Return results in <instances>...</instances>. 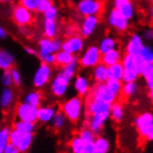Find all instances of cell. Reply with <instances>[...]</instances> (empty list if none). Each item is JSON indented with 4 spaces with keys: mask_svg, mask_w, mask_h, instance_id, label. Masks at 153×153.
Here are the masks:
<instances>
[{
    "mask_svg": "<svg viewBox=\"0 0 153 153\" xmlns=\"http://www.w3.org/2000/svg\"><path fill=\"white\" fill-rule=\"evenodd\" d=\"M60 112H62V114L67 118L68 121L72 123H78L84 113L83 98L74 96L65 100L60 105Z\"/></svg>",
    "mask_w": 153,
    "mask_h": 153,
    "instance_id": "cell-1",
    "label": "cell"
},
{
    "mask_svg": "<svg viewBox=\"0 0 153 153\" xmlns=\"http://www.w3.org/2000/svg\"><path fill=\"white\" fill-rule=\"evenodd\" d=\"M134 126L138 134L146 141L153 140V114L151 111L139 113L134 118Z\"/></svg>",
    "mask_w": 153,
    "mask_h": 153,
    "instance_id": "cell-2",
    "label": "cell"
},
{
    "mask_svg": "<svg viewBox=\"0 0 153 153\" xmlns=\"http://www.w3.org/2000/svg\"><path fill=\"white\" fill-rule=\"evenodd\" d=\"M101 62V52L98 49V46H89L84 48L79 56H78V63L79 67L83 69H92L94 65Z\"/></svg>",
    "mask_w": 153,
    "mask_h": 153,
    "instance_id": "cell-3",
    "label": "cell"
},
{
    "mask_svg": "<svg viewBox=\"0 0 153 153\" xmlns=\"http://www.w3.org/2000/svg\"><path fill=\"white\" fill-rule=\"evenodd\" d=\"M53 76V69L51 65L41 63L36 69L32 76V84L37 90H41L49 84L50 80Z\"/></svg>",
    "mask_w": 153,
    "mask_h": 153,
    "instance_id": "cell-4",
    "label": "cell"
},
{
    "mask_svg": "<svg viewBox=\"0 0 153 153\" xmlns=\"http://www.w3.org/2000/svg\"><path fill=\"white\" fill-rule=\"evenodd\" d=\"M88 97L90 99L102 101V102H105V103L109 104L113 103L119 98L108 89L105 83H94L93 85H91Z\"/></svg>",
    "mask_w": 153,
    "mask_h": 153,
    "instance_id": "cell-5",
    "label": "cell"
},
{
    "mask_svg": "<svg viewBox=\"0 0 153 153\" xmlns=\"http://www.w3.org/2000/svg\"><path fill=\"white\" fill-rule=\"evenodd\" d=\"M70 82L68 79H65V76H62L61 74L57 73L54 76H52V79L50 80V92L51 94L58 99L63 98L67 94V92L69 91Z\"/></svg>",
    "mask_w": 153,
    "mask_h": 153,
    "instance_id": "cell-6",
    "label": "cell"
},
{
    "mask_svg": "<svg viewBox=\"0 0 153 153\" xmlns=\"http://www.w3.org/2000/svg\"><path fill=\"white\" fill-rule=\"evenodd\" d=\"M84 49V38L80 35H73L71 37H67V39L62 40L61 50L78 57Z\"/></svg>",
    "mask_w": 153,
    "mask_h": 153,
    "instance_id": "cell-7",
    "label": "cell"
},
{
    "mask_svg": "<svg viewBox=\"0 0 153 153\" xmlns=\"http://www.w3.org/2000/svg\"><path fill=\"white\" fill-rule=\"evenodd\" d=\"M38 108L32 107L30 104L26 103V102H20L17 104L16 107V117L18 120H22V121H27L31 123L38 122Z\"/></svg>",
    "mask_w": 153,
    "mask_h": 153,
    "instance_id": "cell-8",
    "label": "cell"
},
{
    "mask_svg": "<svg viewBox=\"0 0 153 153\" xmlns=\"http://www.w3.org/2000/svg\"><path fill=\"white\" fill-rule=\"evenodd\" d=\"M12 20L20 28L28 27L33 22V12L29 11L25 7L17 4L12 9Z\"/></svg>",
    "mask_w": 153,
    "mask_h": 153,
    "instance_id": "cell-9",
    "label": "cell"
},
{
    "mask_svg": "<svg viewBox=\"0 0 153 153\" xmlns=\"http://www.w3.org/2000/svg\"><path fill=\"white\" fill-rule=\"evenodd\" d=\"M76 11L83 17L98 16L102 11V2L100 0H80L76 4Z\"/></svg>",
    "mask_w": 153,
    "mask_h": 153,
    "instance_id": "cell-10",
    "label": "cell"
},
{
    "mask_svg": "<svg viewBox=\"0 0 153 153\" xmlns=\"http://www.w3.org/2000/svg\"><path fill=\"white\" fill-rule=\"evenodd\" d=\"M121 65L123 67V71L124 72H131L134 73L137 76H141V71L146 63L142 61L140 57H135V56H130V54H123L122 59H121Z\"/></svg>",
    "mask_w": 153,
    "mask_h": 153,
    "instance_id": "cell-11",
    "label": "cell"
},
{
    "mask_svg": "<svg viewBox=\"0 0 153 153\" xmlns=\"http://www.w3.org/2000/svg\"><path fill=\"white\" fill-rule=\"evenodd\" d=\"M107 22L108 25L114 29L115 31L118 32H124V31L128 30L129 28V20H126L124 17H123L120 12H119L118 9L113 8L111 11L109 12L107 18Z\"/></svg>",
    "mask_w": 153,
    "mask_h": 153,
    "instance_id": "cell-12",
    "label": "cell"
},
{
    "mask_svg": "<svg viewBox=\"0 0 153 153\" xmlns=\"http://www.w3.org/2000/svg\"><path fill=\"white\" fill-rule=\"evenodd\" d=\"M144 45H146L144 40H143V38H142V36L140 33H132L126 43L124 52H126V54L139 57Z\"/></svg>",
    "mask_w": 153,
    "mask_h": 153,
    "instance_id": "cell-13",
    "label": "cell"
},
{
    "mask_svg": "<svg viewBox=\"0 0 153 153\" xmlns=\"http://www.w3.org/2000/svg\"><path fill=\"white\" fill-rule=\"evenodd\" d=\"M72 84L76 96L81 98L88 97L90 89H91V81L88 76L83 74H76L72 79Z\"/></svg>",
    "mask_w": 153,
    "mask_h": 153,
    "instance_id": "cell-14",
    "label": "cell"
},
{
    "mask_svg": "<svg viewBox=\"0 0 153 153\" xmlns=\"http://www.w3.org/2000/svg\"><path fill=\"white\" fill-rule=\"evenodd\" d=\"M100 19L98 16H87L83 17V20L80 26V36L83 38H89L93 35L99 26Z\"/></svg>",
    "mask_w": 153,
    "mask_h": 153,
    "instance_id": "cell-15",
    "label": "cell"
},
{
    "mask_svg": "<svg viewBox=\"0 0 153 153\" xmlns=\"http://www.w3.org/2000/svg\"><path fill=\"white\" fill-rule=\"evenodd\" d=\"M109 120V112L108 113H98V114L89 115L88 119V128L94 134L101 133V131L103 130L104 124Z\"/></svg>",
    "mask_w": 153,
    "mask_h": 153,
    "instance_id": "cell-16",
    "label": "cell"
},
{
    "mask_svg": "<svg viewBox=\"0 0 153 153\" xmlns=\"http://www.w3.org/2000/svg\"><path fill=\"white\" fill-rule=\"evenodd\" d=\"M84 109H85V112L88 115L98 114V113H108L109 109H110V104L88 98V100L84 103Z\"/></svg>",
    "mask_w": 153,
    "mask_h": 153,
    "instance_id": "cell-17",
    "label": "cell"
},
{
    "mask_svg": "<svg viewBox=\"0 0 153 153\" xmlns=\"http://www.w3.org/2000/svg\"><path fill=\"white\" fill-rule=\"evenodd\" d=\"M56 108L53 105L50 104H41L40 107H38V122L42 123V124H48L50 121L52 120L53 115L56 114Z\"/></svg>",
    "mask_w": 153,
    "mask_h": 153,
    "instance_id": "cell-18",
    "label": "cell"
},
{
    "mask_svg": "<svg viewBox=\"0 0 153 153\" xmlns=\"http://www.w3.org/2000/svg\"><path fill=\"white\" fill-rule=\"evenodd\" d=\"M122 51L120 49H113L111 51H108L105 53L101 54V63L104 65L105 67H109V65H115V63H119L121 62V59H122Z\"/></svg>",
    "mask_w": 153,
    "mask_h": 153,
    "instance_id": "cell-19",
    "label": "cell"
},
{
    "mask_svg": "<svg viewBox=\"0 0 153 153\" xmlns=\"http://www.w3.org/2000/svg\"><path fill=\"white\" fill-rule=\"evenodd\" d=\"M123 118H124V107L121 102H119L117 100L113 103L110 104L109 119H111L112 121L115 123H121Z\"/></svg>",
    "mask_w": 153,
    "mask_h": 153,
    "instance_id": "cell-20",
    "label": "cell"
},
{
    "mask_svg": "<svg viewBox=\"0 0 153 153\" xmlns=\"http://www.w3.org/2000/svg\"><path fill=\"white\" fill-rule=\"evenodd\" d=\"M15 102V92L11 88L4 87L0 93V108L2 110H8Z\"/></svg>",
    "mask_w": 153,
    "mask_h": 153,
    "instance_id": "cell-21",
    "label": "cell"
},
{
    "mask_svg": "<svg viewBox=\"0 0 153 153\" xmlns=\"http://www.w3.org/2000/svg\"><path fill=\"white\" fill-rule=\"evenodd\" d=\"M15 65V56L7 49H0V70L8 71Z\"/></svg>",
    "mask_w": 153,
    "mask_h": 153,
    "instance_id": "cell-22",
    "label": "cell"
},
{
    "mask_svg": "<svg viewBox=\"0 0 153 153\" xmlns=\"http://www.w3.org/2000/svg\"><path fill=\"white\" fill-rule=\"evenodd\" d=\"M78 70H79V63H78V57H76L72 62H70L69 65L61 67L58 73L61 74L62 76H65V79H68L69 81H72V79L78 73Z\"/></svg>",
    "mask_w": 153,
    "mask_h": 153,
    "instance_id": "cell-23",
    "label": "cell"
},
{
    "mask_svg": "<svg viewBox=\"0 0 153 153\" xmlns=\"http://www.w3.org/2000/svg\"><path fill=\"white\" fill-rule=\"evenodd\" d=\"M91 70V76L94 83H104V82H107L108 73L105 65L100 62L99 65H94Z\"/></svg>",
    "mask_w": 153,
    "mask_h": 153,
    "instance_id": "cell-24",
    "label": "cell"
},
{
    "mask_svg": "<svg viewBox=\"0 0 153 153\" xmlns=\"http://www.w3.org/2000/svg\"><path fill=\"white\" fill-rule=\"evenodd\" d=\"M118 40L113 37V36H105L100 40L99 45H98V49L100 50L101 54L105 53L108 51H111L113 49L118 48Z\"/></svg>",
    "mask_w": 153,
    "mask_h": 153,
    "instance_id": "cell-25",
    "label": "cell"
},
{
    "mask_svg": "<svg viewBox=\"0 0 153 153\" xmlns=\"http://www.w3.org/2000/svg\"><path fill=\"white\" fill-rule=\"evenodd\" d=\"M42 33L46 38L53 39L57 38L58 35V23L57 20H47L45 19L42 23Z\"/></svg>",
    "mask_w": 153,
    "mask_h": 153,
    "instance_id": "cell-26",
    "label": "cell"
},
{
    "mask_svg": "<svg viewBox=\"0 0 153 153\" xmlns=\"http://www.w3.org/2000/svg\"><path fill=\"white\" fill-rule=\"evenodd\" d=\"M92 144H93L94 151L99 153H108L111 148V143L109 141V139L103 135H96Z\"/></svg>",
    "mask_w": 153,
    "mask_h": 153,
    "instance_id": "cell-27",
    "label": "cell"
},
{
    "mask_svg": "<svg viewBox=\"0 0 153 153\" xmlns=\"http://www.w3.org/2000/svg\"><path fill=\"white\" fill-rule=\"evenodd\" d=\"M49 53H54L53 46H52V39L43 37L38 41V49H37V56L38 58L46 56Z\"/></svg>",
    "mask_w": 153,
    "mask_h": 153,
    "instance_id": "cell-28",
    "label": "cell"
},
{
    "mask_svg": "<svg viewBox=\"0 0 153 153\" xmlns=\"http://www.w3.org/2000/svg\"><path fill=\"white\" fill-rule=\"evenodd\" d=\"M140 91V85L137 81H133V82H124L122 83V89H121V94H122L124 98H128V99H131V98H134Z\"/></svg>",
    "mask_w": 153,
    "mask_h": 153,
    "instance_id": "cell-29",
    "label": "cell"
},
{
    "mask_svg": "<svg viewBox=\"0 0 153 153\" xmlns=\"http://www.w3.org/2000/svg\"><path fill=\"white\" fill-rule=\"evenodd\" d=\"M141 78L146 82V87L149 92H153V63H149L143 67L141 71Z\"/></svg>",
    "mask_w": 153,
    "mask_h": 153,
    "instance_id": "cell-30",
    "label": "cell"
},
{
    "mask_svg": "<svg viewBox=\"0 0 153 153\" xmlns=\"http://www.w3.org/2000/svg\"><path fill=\"white\" fill-rule=\"evenodd\" d=\"M23 102L30 104L32 107L38 108L42 104V94L39 90H33V91H29L23 97Z\"/></svg>",
    "mask_w": 153,
    "mask_h": 153,
    "instance_id": "cell-31",
    "label": "cell"
},
{
    "mask_svg": "<svg viewBox=\"0 0 153 153\" xmlns=\"http://www.w3.org/2000/svg\"><path fill=\"white\" fill-rule=\"evenodd\" d=\"M107 73L109 80H119V81L122 80L123 67L121 65V62L107 67Z\"/></svg>",
    "mask_w": 153,
    "mask_h": 153,
    "instance_id": "cell-32",
    "label": "cell"
},
{
    "mask_svg": "<svg viewBox=\"0 0 153 153\" xmlns=\"http://www.w3.org/2000/svg\"><path fill=\"white\" fill-rule=\"evenodd\" d=\"M12 129H16L21 133H33L36 130V123L27 122L22 120H16L12 124Z\"/></svg>",
    "mask_w": 153,
    "mask_h": 153,
    "instance_id": "cell-33",
    "label": "cell"
},
{
    "mask_svg": "<svg viewBox=\"0 0 153 153\" xmlns=\"http://www.w3.org/2000/svg\"><path fill=\"white\" fill-rule=\"evenodd\" d=\"M54 57H56V65L60 67V68L65 65H69L70 62H72L76 58V56L68 53L63 50H60V51H58L57 53H54Z\"/></svg>",
    "mask_w": 153,
    "mask_h": 153,
    "instance_id": "cell-34",
    "label": "cell"
},
{
    "mask_svg": "<svg viewBox=\"0 0 153 153\" xmlns=\"http://www.w3.org/2000/svg\"><path fill=\"white\" fill-rule=\"evenodd\" d=\"M33 139H35L33 133H23L19 144L17 146L18 150L20 151V153H27L30 150L31 146L33 143Z\"/></svg>",
    "mask_w": 153,
    "mask_h": 153,
    "instance_id": "cell-35",
    "label": "cell"
},
{
    "mask_svg": "<svg viewBox=\"0 0 153 153\" xmlns=\"http://www.w3.org/2000/svg\"><path fill=\"white\" fill-rule=\"evenodd\" d=\"M84 146H85V142L78 134L76 137H73L69 142V148L71 153H83Z\"/></svg>",
    "mask_w": 153,
    "mask_h": 153,
    "instance_id": "cell-36",
    "label": "cell"
},
{
    "mask_svg": "<svg viewBox=\"0 0 153 153\" xmlns=\"http://www.w3.org/2000/svg\"><path fill=\"white\" fill-rule=\"evenodd\" d=\"M67 122H68L67 118H65V115L62 114V112H60V111L56 112V114L53 115L52 120L50 121L52 128H53L54 130H58V131L63 129V128L65 126V124H67Z\"/></svg>",
    "mask_w": 153,
    "mask_h": 153,
    "instance_id": "cell-37",
    "label": "cell"
},
{
    "mask_svg": "<svg viewBox=\"0 0 153 153\" xmlns=\"http://www.w3.org/2000/svg\"><path fill=\"white\" fill-rule=\"evenodd\" d=\"M115 9H118L119 12L121 13V15L126 18V20H129L130 21L131 19H133L134 17V13H135V10H134V6L132 4V2H128V4H123L121 7L119 8H115Z\"/></svg>",
    "mask_w": 153,
    "mask_h": 153,
    "instance_id": "cell-38",
    "label": "cell"
},
{
    "mask_svg": "<svg viewBox=\"0 0 153 153\" xmlns=\"http://www.w3.org/2000/svg\"><path fill=\"white\" fill-rule=\"evenodd\" d=\"M139 57L146 65L153 63V48L150 45H144Z\"/></svg>",
    "mask_w": 153,
    "mask_h": 153,
    "instance_id": "cell-39",
    "label": "cell"
},
{
    "mask_svg": "<svg viewBox=\"0 0 153 153\" xmlns=\"http://www.w3.org/2000/svg\"><path fill=\"white\" fill-rule=\"evenodd\" d=\"M10 126H2L0 128V151L2 152V150L6 148L8 143H9V134H10Z\"/></svg>",
    "mask_w": 153,
    "mask_h": 153,
    "instance_id": "cell-40",
    "label": "cell"
},
{
    "mask_svg": "<svg viewBox=\"0 0 153 153\" xmlns=\"http://www.w3.org/2000/svg\"><path fill=\"white\" fill-rule=\"evenodd\" d=\"M105 85L108 87V89L114 93L117 97L121 96V89H122V81H119V80H109L108 79L107 82H104Z\"/></svg>",
    "mask_w": 153,
    "mask_h": 153,
    "instance_id": "cell-41",
    "label": "cell"
},
{
    "mask_svg": "<svg viewBox=\"0 0 153 153\" xmlns=\"http://www.w3.org/2000/svg\"><path fill=\"white\" fill-rule=\"evenodd\" d=\"M78 135H79V137H80V138L82 139L85 143H92L93 140H94V138H96L94 132H92L88 126H83V128L79 131Z\"/></svg>",
    "mask_w": 153,
    "mask_h": 153,
    "instance_id": "cell-42",
    "label": "cell"
},
{
    "mask_svg": "<svg viewBox=\"0 0 153 153\" xmlns=\"http://www.w3.org/2000/svg\"><path fill=\"white\" fill-rule=\"evenodd\" d=\"M41 0H19V4L31 12H37L38 6Z\"/></svg>",
    "mask_w": 153,
    "mask_h": 153,
    "instance_id": "cell-43",
    "label": "cell"
},
{
    "mask_svg": "<svg viewBox=\"0 0 153 153\" xmlns=\"http://www.w3.org/2000/svg\"><path fill=\"white\" fill-rule=\"evenodd\" d=\"M9 71H10V76H11L12 79V84H15L16 87H21V84H22V76H21L19 70L15 68V67H12Z\"/></svg>",
    "mask_w": 153,
    "mask_h": 153,
    "instance_id": "cell-44",
    "label": "cell"
},
{
    "mask_svg": "<svg viewBox=\"0 0 153 153\" xmlns=\"http://www.w3.org/2000/svg\"><path fill=\"white\" fill-rule=\"evenodd\" d=\"M22 135H23V133L19 132L18 130L11 129V130H10V134H9V143L15 146H18L20 140L22 138Z\"/></svg>",
    "mask_w": 153,
    "mask_h": 153,
    "instance_id": "cell-45",
    "label": "cell"
},
{
    "mask_svg": "<svg viewBox=\"0 0 153 153\" xmlns=\"http://www.w3.org/2000/svg\"><path fill=\"white\" fill-rule=\"evenodd\" d=\"M42 15L45 17V19H47V20H57L58 16H59V10H58V8L53 4V6H51L47 11L43 12Z\"/></svg>",
    "mask_w": 153,
    "mask_h": 153,
    "instance_id": "cell-46",
    "label": "cell"
},
{
    "mask_svg": "<svg viewBox=\"0 0 153 153\" xmlns=\"http://www.w3.org/2000/svg\"><path fill=\"white\" fill-rule=\"evenodd\" d=\"M0 82L4 87H7V88H10L12 85V79L9 70L8 71H2V74L0 76Z\"/></svg>",
    "mask_w": 153,
    "mask_h": 153,
    "instance_id": "cell-47",
    "label": "cell"
},
{
    "mask_svg": "<svg viewBox=\"0 0 153 153\" xmlns=\"http://www.w3.org/2000/svg\"><path fill=\"white\" fill-rule=\"evenodd\" d=\"M39 59H40L41 63L51 65V67L56 65V57H54V53H49V54H46V56H42Z\"/></svg>",
    "mask_w": 153,
    "mask_h": 153,
    "instance_id": "cell-48",
    "label": "cell"
},
{
    "mask_svg": "<svg viewBox=\"0 0 153 153\" xmlns=\"http://www.w3.org/2000/svg\"><path fill=\"white\" fill-rule=\"evenodd\" d=\"M51 6H53V1H52V0H41L38 6L37 12H39V13H43V12L47 11Z\"/></svg>",
    "mask_w": 153,
    "mask_h": 153,
    "instance_id": "cell-49",
    "label": "cell"
},
{
    "mask_svg": "<svg viewBox=\"0 0 153 153\" xmlns=\"http://www.w3.org/2000/svg\"><path fill=\"white\" fill-rule=\"evenodd\" d=\"M61 45H62V40H60L59 38H53L52 39V46H53V52L57 53L58 51L61 50Z\"/></svg>",
    "mask_w": 153,
    "mask_h": 153,
    "instance_id": "cell-50",
    "label": "cell"
},
{
    "mask_svg": "<svg viewBox=\"0 0 153 153\" xmlns=\"http://www.w3.org/2000/svg\"><path fill=\"white\" fill-rule=\"evenodd\" d=\"M2 153H20V151L18 150V148L15 146H12L10 143H8L6 148L2 150Z\"/></svg>",
    "mask_w": 153,
    "mask_h": 153,
    "instance_id": "cell-51",
    "label": "cell"
},
{
    "mask_svg": "<svg viewBox=\"0 0 153 153\" xmlns=\"http://www.w3.org/2000/svg\"><path fill=\"white\" fill-rule=\"evenodd\" d=\"M142 38H143V40H146V41H152V39H153V31H152V29H146V30L143 32V35H142Z\"/></svg>",
    "mask_w": 153,
    "mask_h": 153,
    "instance_id": "cell-52",
    "label": "cell"
},
{
    "mask_svg": "<svg viewBox=\"0 0 153 153\" xmlns=\"http://www.w3.org/2000/svg\"><path fill=\"white\" fill-rule=\"evenodd\" d=\"M94 149H93V144L92 143H85L83 149V153H93Z\"/></svg>",
    "mask_w": 153,
    "mask_h": 153,
    "instance_id": "cell-53",
    "label": "cell"
},
{
    "mask_svg": "<svg viewBox=\"0 0 153 153\" xmlns=\"http://www.w3.org/2000/svg\"><path fill=\"white\" fill-rule=\"evenodd\" d=\"M131 0H113V4H114V8H119L123 6V4L130 2Z\"/></svg>",
    "mask_w": 153,
    "mask_h": 153,
    "instance_id": "cell-54",
    "label": "cell"
},
{
    "mask_svg": "<svg viewBox=\"0 0 153 153\" xmlns=\"http://www.w3.org/2000/svg\"><path fill=\"white\" fill-rule=\"evenodd\" d=\"M25 51H26L28 54H30V56H37V50L33 49L32 47H26V48H25Z\"/></svg>",
    "mask_w": 153,
    "mask_h": 153,
    "instance_id": "cell-55",
    "label": "cell"
},
{
    "mask_svg": "<svg viewBox=\"0 0 153 153\" xmlns=\"http://www.w3.org/2000/svg\"><path fill=\"white\" fill-rule=\"evenodd\" d=\"M8 37V32L2 26H0V39H6Z\"/></svg>",
    "mask_w": 153,
    "mask_h": 153,
    "instance_id": "cell-56",
    "label": "cell"
},
{
    "mask_svg": "<svg viewBox=\"0 0 153 153\" xmlns=\"http://www.w3.org/2000/svg\"><path fill=\"white\" fill-rule=\"evenodd\" d=\"M13 0H0V2H2V4H9V2H12Z\"/></svg>",
    "mask_w": 153,
    "mask_h": 153,
    "instance_id": "cell-57",
    "label": "cell"
},
{
    "mask_svg": "<svg viewBox=\"0 0 153 153\" xmlns=\"http://www.w3.org/2000/svg\"><path fill=\"white\" fill-rule=\"evenodd\" d=\"M93 153H99V152H96V151H94V152H93Z\"/></svg>",
    "mask_w": 153,
    "mask_h": 153,
    "instance_id": "cell-58",
    "label": "cell"
},
{
    "mask_svg": "<svg viewBox=\"0 0 153 153\" xmlns=\"http://www.w3.org/2000/svg\"><path fill=\"white\" fill-rule=\"evenodd\" d=\"M0 153H2V152H1V151H0Z\"/></svg>",
    "mask_w": 153,
    "mask_h": 153,
    "instance_id": "cell-59",
    "label": "cell"
},
{
    "mask_svg": "<svg viewBox=\"0 0 153 153\" xmlns=\"http://www.w3.org/2000/svg\"><path fill=\"white\" fill-rule=\"evenodd\" d=\"M150 1H152V0H150Z\"/></svg>",
    "mask_w": 153,
    "mask_h": 153,
    "instance_id": "cell-60",
    "label": "cell"
}]
</instances>
